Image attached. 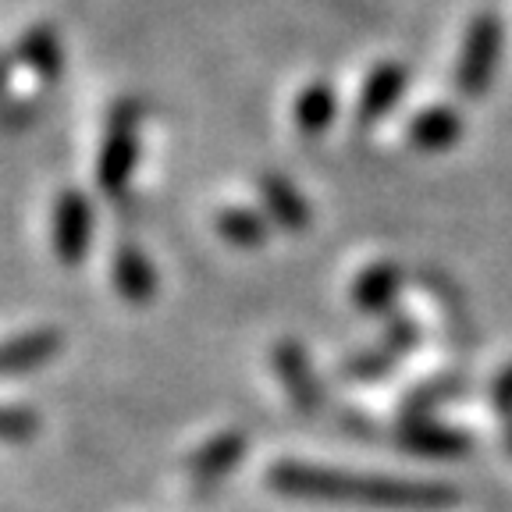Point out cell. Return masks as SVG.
Here are the masks:
<instances>
[{
    "label": "cell",
    "instance_id": "6",
    "mask_svg": "<svg viewBox=\"0 0 512 512\" xmlns=\"http://www.w3.org/2000/svg\"><path fill=\"white\" fill-rule=\"evenodd\" d=\"M402 445L416 456H431V459H459L470 452V438L456 427L434 424L427 416H413L402 427Z\"/></svg>",
    "mask_w": 512,
    "mask_h": 512
},
{
    "label": "cell",
    "instance_id": "4",
    "mask_svg": "<svg viewBox=\"0 0 512 512\" xmlns=\"http://www.w3.org/2000/svg\"><path fill=\"white\" fill-rule=\"evenodd\" d=\"M93 203L82 196V192L68 189L57 196L54 203V228H50V239H54V253L61 264L75 267L86 260L89 246H93Z\"/></svg>",
    "mask_w": 512,
    "mask_h": 512
},
{
    "label": "cell",
    "instance_id": "12",
    "mask_svg": "<svg viewBox=\"0 0 512 512\" xmlns=\"http://www.w3.org/2000/svg\"><path fill=\"white\" fill-rule=\"evenodd\" d=\"M57 349H61V335L54 331H32V335L15 338V342L0 345V374H29L54 360Z\"/></svg>",
    "mask_w": 512,
    "mask_h": 512
},
{
    "label": "cell",
    "instance_id": "13",
    "mask_svg": "<svg viewBox=\"0 0 512 512\" xmlns=\"http://www.w3.org/2000/svg\"><path fill=\"white\" fill-rule=\"evenodd\" d=\"M402 288V274L395 264H374L356 278V288H352V299L356 306L367 313H381L395 303Z\"/></svg>",
    "mask_w": 512,
    "mask_h": 512
},
{
    "label": "cell",
    "instance_id": "18",
    "mask_svg": "<svg viewBox=\"0 0 512 512\" xmlns=\"http://www.w3.org/2000/svg\"><path fill=\"white\" fill-rule=\"evenodd\" d=\"M495 402H498V409H502V413H512V367L505 370L502 377H498V384H495Z\"/></svg>",
    "mask_w": 512,
    "mask_h": 512
},
{
    "label": "cell",
    "instance_id": "16",
    "mask_svg": "<svg viewBox=\"0 0 512 512\" xmlns=\"http://www.w3.org/2000/svg\"><path fill=\"white\" fill-rule=\"evenodd\" d=\"M217 232H221V239L232 242V246L253 249L267 239V224H264V217H256L253 210L232 207L217 217Z\"/></svg>",
    "mask_w": 512,
    "mask_h": 512
},
{
    "label": "cell",
    "instance_id": "7",
    "mask_svg": "<svg viewBox=\"0 0 512 512\" xmlns=\"http://www.w3.org/2000/svg\"><path fill=\"white\" fill-rule=\"evenodd\" d=\"M406 82H409V72L402 68V64H395V61L377 64L374 72L367 75V82H363L360 118L363 121L384 118V114L392 111V107L402 100V93H406Z\"/></svg>",
    "mask_w": 512,
    "mask_h": 512
},
{
    "label": "cell",
    "instance_id": "11",
    "mask_svg": "<svg viewBox=\"0 0 512 512\" xmlns=\"http://www.w3.org/2000/svg\"><path fill=\"white\" fill-rule=\"evenodd\" d=\"M260 192H264V207L271 214V221L281 224L285 232H303L310 224V207H306V200L288 178L264 175L260 178Z\"/></svg>",
    "mask_w": 512,
    "mask_h": 512
},
{
    "label": "cell",
    "instance_id": "15",
    "mask_svg": "<svg viewBox=\"0 0 512 512\" xmlns=\"http://www.w3.org/2000/svg\"><path fill=\"white\" fill-rule=\"evenodd\" d=\"M335 93L328 89V82H313V86H306L303 93H299L296 100V125L303 136H320L324 128L335 121Z\"/></svg>",
    "mask_w": 512,
    "mask_h": 512
},
{
    "label": "cell",
    "instance_id": "14",
    "mask_svg": "<svg viewBox=\"0 0 512 512\" xmlns=\"http://www.w3.org/2000/svg\"><path fill=\"white\" fill-rule=\"evenodd\" d=\"M18 57L29 64L32 72L40 75V79H57L64 68V57H61V40H57V32L47 29V25H36L22 36L18 43Z\"/></svg>",
    "mask_w": 512,
    "mask_h": 512
},
{
    "label": "cell",
    "instance_id": "3",
    "mask_svg": "<svg viewBox=\"0 0 512 512\" xmlns=\"http://www.w3.org/2000/svg\"><path fill=\"white\" fill-rule=\"evenodd\" d=\"M502 57V25L495 15H477L466 29L463 54H459L456 86L463 96H484L498 72Z\"/></svg>",
    "mask_w": 512,
    "mask_h": 512
},
{
    "label": "cell",
    "instance_id": "17",
    "mask_svg": "<svg viewBox=\"0 0 512 512\" xmlns=\"http://www.w3.org/2000/svg\"><path fill=\"white\" fill-rule=\"evenodd\" d=\"M36 431V420L32 413H22V409H0V438L8 441H22Z\"/></svg>",
    "mask_w": 512,
    "mask_h": 512
},
{
    "label": "cell",
    "instance_id": "10",
    "mask_svg": "<svg viewBox=\"0 0 512 512\" xmlns=\"http://www.w3.org/2000/svg\"><path fill=\"white\" fill-rule=\"evenodd\" d=\"M242 456H246V438L239 431H224L192 456V477L200 484H214V480L228 477L242 463Z\"/></svg>",
    "mask_w": 512,
    "mask_h": 512
},
{
    "label": "cell",
    "instance_id": "5",
    "mask_svg": "<svg viewBox=\"0 0 512 512\" xmlns=\"http://www.w3.org/2000/svg\"><path fill=\"white\" fill-rule=\"evenodd\" d=\"M274 370H278V381L285 384V392L292 395L303 413H313L320 406V381L313 374L310 360H306L303 345L296 342H281L274 349Z\"/></svg>",
    "mask_w": 512,
    "mask_h": 512
},
{
    "label": "cell",
    "instance_id": "1",
    "mask_svg": "<svg viewBox=\"0 0 512 512\" xmlns=\"http://www.w3.org/2000/svg\"><path fill=\"white\" fill-rule=\"evenodd\" d=\"M271 488L306 502H360L377 509H445L456 502V491L434 480H395L370 473L331 470L310 463H278L271 470Z\"/></svg>",
    "mask_w": 512,
    "mask_h": 512
},
{
    "label": "cell",
    "instance_id": "8",
    "mask_svg": "<svg viewBox=\"0 0 512 512\" xmlns=\"http://www.w3.org/2000/svg\"><path fill=\"white\" fill-rule=\"evenodd\" d=\"M463 136V118L452 107H427L409 121V143L424 153L452 150Z\"/></svg>",
    "mask_w": 512,
    "mask_h": 512
},
{
    "label": "cell",
    "instance_id": "2",
    "mask_svg": "<svg viewBox=\"0 0 512 512\" xmlns=\"http://www.w3.org/2000/svg\"><path fill=\"white\" fill-rule=\"evenodd\" d=\"M139 160V104L132 100H121L111 111L104 132V146H100V157H96V182L107 196H121L132 182V171H136Z\"/></svg>",
    "mask_w": 512,
    "mask_h": 512
},
{
    "label": "cell",
    "instance_id": "9",
    "mask_svg": "<svg viewBox=\"0 0 512 512\" xmlns=\"http://www.w3.org/2000/svg\"><path fill=\"white\" fill-rule=\"evenodd\" d=\"M114 285L128 303H150L157 296V271H153L150 256L136 246H121L114 253Z\"/></svg>",
    "mask_w": 512,
    "mask_h": 512
}]
</instances>
